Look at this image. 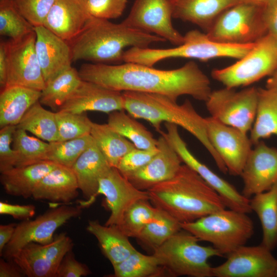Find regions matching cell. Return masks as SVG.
<instances>
[{
	"label": "cell",
	"instance_id": "cell-1",
	"mask_svg": "<svg viewBox=\"0 0 277 277\" xmlns=\"http://www.w3.org/2000/svg\"><path fill=\"white\" fill-rule=\"evenodd\" d=\"M124 63L84 64L78 73L82 80L112 90L160 94L175 101L188 95L205 102L212 92L209 78L193 61L172 70Z\"/></svg>",
	"mask_w": 277,
	"mask_h": 277
},
{
	"label": "cell",
	"instance_id": "cell-2",
	"mask_svg": "<svg viewBox=\"0 0 277 277\" xmlns=\"http://www.w3.org/2000/svg\"><path fill=\"white\" fill-rule=\"evenodd\" d=\"M151 203L180 223L226 208L217 192L194 170L182 165L171 179L147 190Z\"/></svg>",
	"mask_w": 277,
	"mask_h": 277
},
{
	"label": "cell",
	"instance_id": "cell-3",
	"mask_svg": "<svg viewBox=\"0 0 277 277\" xmlns=\"http://www.w3.org/2000/svg\"><path fill=\"white\" fill-rule=\"evenodd\" d=\"M166 41L156 35L131 27L123 22L92 17L70 44L72 62L97 63L123 61L127 47L146 48Z\"/></svg>",
	"mask_w": 277,
	"mask_h": 277
},
{
	"label": "cell",
	"instance_id": "cell-4",
	"mask_svg": "<svg viewBox=\"0 0 277 277\" xmlns=\"http://www.w3.org/2000/svg\"><path fill=\"white\" fill-rule=\"evenodd\" d=\"M122 93L124 109L132 117L147 121L159 133L162 122L182 127L207 149L220 171L224 173L228 172L208 138L205 118L196 111L189 100H186L179 105L176 101L160 94L131 91Z\"/></svg>",
	"mask_w": 277,
	"mask_h": 277
},
{
	"label": "cell",
	"instance_id": "cell-5",
	"mask_svg": "<svg viewBox=\"0 0 277 277\" xmlns=\"http://www.w3.org/2000/svg\"><path fill=\"white\" fill-rule=\"evenodd\" d=\"M183 43L175 47L155 49L131 47L125 51L123 61L153 66L162 60L171 58H186L207 61L219 57L239 60L253 47L254 43L233 45L215 42L206 33L191 30L184 35Z\"/></svg>",
	"mask_w": 277,
	"mask_h": 277
},
{
	"label": "cell",
	"instance_id": "cell-6",
	"mask_svg": "<svg viewBox=\"0 0 277 277\" xmlns=\"http://www.w3.org/2000/svg\"><path fill=\"white\" fill-rule=\"evenodd\" d=\"M181 226L199 241L211 243L223 255L245 245L254 232L247 213L226 208Z\"/></svg>",
	"mask_w": 277,
	"mask_h": 277
},
{
	"label": "cell",
	"instance_id": "cell-7",
	"mask_svg": "<svg viewBox=\"0 0 277 277\" xmlns=\"http://www.w3.org/2000/svg\"><path fill=\"white\" fill-rule=\"evenodd\" d=\"M199 240L182 229L152 253L166 274L171 276L212 277L208 260L223 256L213 246L199 245Z\"/></svg>",
	"mask_w": 277,
	"mask_h": 277
},
{
	"label": "cell",
	"instance_id": "cell-8",
	"mask_svg": "<svg viewBox=\"0 0 277 277\" xmlns=\"http://www.w3.org/2000/svg\"><path fill=\"white\" fill-rule=\"evenodd\" d=\"M277 70V38L267 33L242 58L228 67L214 69L211 76L226 87L250 85Z\"/></svg>",
	"mask_w": 277,
	"mask_h": 277
},
{
	"label": "cell",
	"instance_id": "cell-9",
	"mask_svg": "<svg viewBox=\"0 0 277 277\" xmlns=\"http://www.w3.org/2000/svg\"><path fill=\"white\" fill-rule=\"evenodd\" d=\"M264 6L238 3L224 10L205 33L211 40L233 45L253 43L268 32Z\"/></svg>",
	"mask_w": 277,
	"mask_h": 277
},
{
	"label": "cell",
	"instance_id": "cell-10",
	"mask_svg": "<svg viewBox=\"0 0 277 277\" xmlns=\"http://www.w3.org/2000/svg\"><path fill=\"white\" fill-rule=\"evenodd\" d=\"M258 88L240 91L224 88L212 91L205 102L210 116L245 133L251 130L256 112Z\"/></svg>",
	"mask_w": 277,
	"mask_h": 277
},
{
	"label": "cell",
	"instance_id": "cell-11",
	"mask_svg": "<svg viewBox=\"0 0 277 277\" xmlns=\"http://www.w3.org/2000/svg\"><path fill=\"white\" fill-rule=\"evenodd\" d=\"M82 208L80 205L64 204L51 208L34 220L23 221L16 224L13 237L1 256L6 260H11L30 243L47 244L52 242L56 229L71 219L80 216Z\"/></svg>",
	"mask_w": 277,
	"mask_h": 277
},
{
	"label": "cell",
	"instance_id": "cell-12",
	"mask_svg": "<svg viewBox=\"0 0 277 277\" xmlns=\"http://www.w3.org/2000/svg\"><path fill=\"white\" fill-rule=\"evenodd\" d=\"M165 126L166 132L161 131V135L172 146L182 162L196 172L217 192L226 208L247 214L252 212L249 199L201 162L190 151L180 135L177 125L165 123Z\"/></svg>",
	"mask_w": 277,
	"mask_h": 277
},
{
	"label": "cell",
	"instance_id": "cell-13",
	"mask_svg": "<svg viewBox=\"0 0 277 277\" xmlns=\"http://www.w3.org/2000/svg\"><path fill=\"white\" fill-rule=\"evenodd\" d=\"M33 31L17 40L6 42L8 72L6 87L19 86L42 91L45 87L36 56Z\"/></svg>",
	"mask_w": 277,
	"mask_h": 277
},
{
	"label": "cell",
	"instance_id": "cell-14",
	"mask_svg": "<svg viewBox=\"0 0 277 277\" xmlns=\"http://www.w3.org/2000/svg\"><path fill=\"white\" fill-rule=\"evenodd\" d=\"M73 247L72 239L63 232L47 244L34 242L28 244L12 259L21 267L26 276L55 277L62 260Z\"/></svg>",
	"mask_w": 277,
	"mask_h": 277
},
{
	"label": "cell",
	"instance_id": "cell-15",
	"mask_svg": "<svg viewBox=\"0 0 277 277\" xmlns=\"http://www.w3.org/2000/svg\"><path fill=\"white\" fill-rule=\"evenodd\" d=\"M172 18L170 0H135L128 16L122 22L178 46L183 43L184 37L174 28Z\"/></svg>",
	"mask_w": 277,
	"mask_h": 277
},
{
	"label": "cell",
	"instance_id": "cell-16",
	"mask_svg": "<svg viewBox=\"0 0 277 277\" xmlns=\"http://www.w3.org/2000/svg\"><path fill=\"white\" fill-rule=\"evenodd\" d=\"M208 138L228 172L240 176L253 145L246 133L211 116L205 117Z\"/></svg>",
	"mask_w": 277,
	"mask_h": 277
},
{
	"label": "cell",
	"instance_id": "cell-17",
	"mask_svg": "<svg viewBox=\"0 0 277 277\" xmlns=\"http://www.w3.org/2000/svg\"><path fill=\"white\" fill-rule=\"evenodd\" d=\"M277 259L262 245L241 246L212 269L214 277H274Z\"/></svg>",
	"mask_w": 277,
	"mask_h": 277
},
{
	"label": "cell",
	"instance_id": "cell-18",
	"mask_svg": "<svg viewBox=\"0 0 277 277\" xmlns=\"http://www.w3.org/2000/svg\"><path fill=\"white\" fill-rule=\"evenodd\" d=\"M254 145L240 175L242 193L248 199L269 190L277 182V149L261 140Z\"/></svg>",
	"mask_w": 277,
	"mask_h": 277
},
{
	"label": "cell",
	"instance_id": "cell-19",
	"mask_svg": "<svg viewBox=\"0 0 277 277\" xmlns=\"http://www.w3.org/2000/svg\"><path fill=\"white\" fill-rule=\"evenodd\" d=\"M103 194L110 214L105 225H118L127 209L136 201L149 199L148 192L133 186L115 167H111L100 180L97 195Z\"/></svg>",
	"mask_w": 277,
	"mask_h": 277
},
{
	"label": "cell",
	"instance_id": "cell-20",
	"mask_svg": "<svg viewBox=\"0 0 277 277\" xmlns=\"http://www.w3.org/2000/svg\"><path fill=\"white\" fill-rule=\"evenodd\" d=\"M124 107L122 92L82 80L58 111L75 113L91 111L109 114L114 111L125 110Z\"/></svg>",
	"mask_w": 277,
	"mask_h": 277
},
{
	"label": "cell",
	"instance_id": "cell-21",
	"mask_svg": "<svg viewBox=\"0 0 277 277\" xmlns=\"http://www.w3.org/2000/svg\"><path fill=\"white\" fill-rule=\"evenodd\" d=\"M159 151L146 165L126 177L136 188L147 191L172 178L183 162L177 153L162 136L157 139Z\"/></svg>",
	"mask_w": 277,
	"mask_h": 277
},
{
	"label": "cell",
	"instance_id": "cell-22",
	"mask_svg": "<svg viewBox=\"0 0 277 277\" xmlns=\"http://www.w3.org/2000/svg\"><path fill=\"white\" fill-rule=\"evenodd\" d=\"M35 49L45 84L70 68L72 62L69 43L43 25L34 27Z\"/></svg>",
	"mask_w": 277,
	"mask_h": 277
},
{
	"label": "cell",
	"instance_id": "cell-23",
	"mask_svg": "<svg viewBox=\"0 0 277 277\" xmlns=\"http://www.w3.org/2000/svg\"><path fill=\"white\" fill-rule=\"evenodd\" d=\"M91 17L83 0H56L43 26L69 42L81 32Z\"/></svg>",
	"mask_w": 277,
	"mask_h": 277
},
{
	"label": "cell",
	"instance_id": "cell-24",
	"mask_svg": "<svg viewBox=\"0 0 277 277\" xmlns=\"http://www.w3.org/2000/svg\"><path fill=\"white\" fill-rule=\"evenodd\" d=\"M112 167L95 142L78 158L71 167L85 201L80 202L82 207L93 203L97 196L100 180Z\"/></svg>",
	"mask_w": 277,
	"mask_h": 277
},
{
	"label": "cell",
	"instance_id": "cell-25",
	"mask_svg": "<svg viewBox=\"0 0 277 277\" xmlns=\"http://www.w3.org/2000/svg\"><path fill=\"white\" fill-rule=\"evenodd\" d=\"M78 185L71 168L58 165L39 182L33 193L37 200L68 204L78 195Z\"/></svg>",
	"mask_w": 277,
	"mask_h": 277
},
{
	"label": "cell",
	"instance_id": "cell-26",
	"mask_svg": "<svg viewBox=\"0 0 277 277\" xmlns=\"http://www.w3.org/2000/svg\"><path fill=\"white\" fill-rule=\"evenodd\" d=\"M58 165L46 160L31 165L15 166L1 173V183L7 194L28 199L32 197L41 180Z\"/></svg>",
	"mask_w": 277,
	"mask_h": 277
},
{
	"label": "cell",
	"instance_id": "cell-27",
	"mask_svg": "<svg viewBox=\"0 0 277 277\" xmlns=\"http://www.w3.org/2000/svg\"><path fill=\"white\" fill-rule=\"evenodd\" d=\"M173 18L195 24L205 32L226 9L238 4L236 0H170Z\"/></svg>",
	"mask_w": 277,
	"mask_h": 277
},
{
	"label": "cell",
	"instance_id": "cell-28",
	"mask_svg": "<svg viewBox=\"0 0 277 277\" xmlns=\"http://www.w3.org/2000/svg\"><path fill=\"white\" fill-rule=\"evenodd\" d=\"M86 229L96 239L102 252L112 266L122 262L136 250L129 238L117 225H103L97 220H91L88 222Z\"/></svg>",
	"mask_w": 277,
	"mask_h": 277
},
{
	"label": "cell",
	"instance_id": "cell-29",
	"mask_svg": "<svg viewBox=\"0 0 277 277\" xmlns=\"http://www.w3.org/2000/svg\"><path fill=\"white\" fill-rule=\"evenodd\" d=\"M41 91L29 88L11 86L1 90L0 126H17L28 109L39 101Z\"/></svg>",
	"mask_w": 277,
	"mask_h": 277
},
{
	"label": "cell",
	"instance_id": "cell-30",
	"mask_svg": "<svg viewBox=\"0 0 277 277\" xmlns=\"http://www.w3.org/2000/svg\"><path fill=\"white\" fill-rule=\"evenodd\" d=\"M250 205L261 223V244L272 251L277 246V182L269 190L254 195Z\"/></svg>",
	"mask_w": 277,
	"mask_h": 277
},
{
	"label": "cell",
	"instance_id": "cell-31",
	"mask_svg": "<svg viewBox=\"0 0 277 277\" xmlns=\"http://www.w3.org/2000/svg\"><path fill=\"white\" fill-rule=\"evenodd\" d=\"M273 135L277 136V92L258 88L256 112L249 138L255 145Z\"/></svg>",
	"mask_w": 277,
	"mask_h": 277
},
{
	"label": "cell",
	"instance_id": "cell-32",
	"mask_svg": "<svg viewBox=\"0 0 277 277\" xmlns=\"http://www.w3.org/2000/svg\"><path fill=\"white\" fill-rule=\"evenodd\" d=\"M90 135L109 164L113 167L116 168L121 159L136 148L131 142L114 131L107 124L92 122Z\"/></svg>",
	"mask_w": 277,
	"mask_h": 277
},
{
	"label": "cell",
	"instance_id": "cell-33",
	"mask_svg": "<svg viewBox=\"0 0 277 277\" xmlns=\"http://www.w3.org/2000/svg\"><path fill=\"white\" fill-rule=\"evenodd\" d=\"M107 124L116 132L130 141L137 149H153L157 147V140L143 124L125 110L109 113Z\"/></svg>",
	"mask_w": 277,
	"mask_h": 277
},
{
	"label": "cell",
	"instance_id": "cell-34",
	"mask_svg": "<svg viewBox=\"0 0 277 277\" xmlns=\"http://www.w3.org/2000/svg\"><path fill=\"white\" fill-rule=\"evenodd\" d=\"M82 81L78 71L71 67L46 83L39 103L57 111Z\"/></svg>",
	"mask_w": 277,
	"mask_h": 277
},
{
	"label": "cell",
	"instance_id": "cell-35",
	"mask_svg": "<svg viewBox=\"0 0 277 277\" xmlns=\"http://www.w3.org/2000/svg\"><path fill=\"white\" fill-rule=\"evenodd\" d=\"M16 127L48 142L57 141L55 112L43 108L39 101L28 109Z\"/></svg>",
	"mask_w": 277,
	"mask_h": 277
},
{
	"label": "cell",
	"instance_id": "cell-36",
	"mask_svg": "<svg viewBox=\"0 0 277 277\" xmlns=\"http://www.w3.org/2000/svg\"><path fill=\"white\" fill-rule=\"evenodd\" d=\"M182 229L181 223L159 209L157 218L147 224L136 238L144 247L153 251Z\"/></svg>",
	"mask_w": 277,
	"mask_h": 277
},
{
	"label": "cell",
	"instance_id": "cell-37",
	"mask_svg": "<svg viewBox=\"0 0 277 277\" xmlns=\"http://www.w3.org/2000/svg\"><path fill=\"white\" fill-rule=\"evenodd\" d=\"M112 266L114 277H159L166 274L153 254L145 255L137 250Z\"/></svg>",
	"mask_w": 277,
	"mask_h": 277
},
{
	"label": "cell",
	"instance_id": "cell-38",
	"mask_svg": "<svg viewBox=\"0 0 277 277\" xmlns=\"http://www.w3.org/2000/svg\"><path fill=\"white\" fill-rule=\"evenodd\" d=\"M49 143L29 135L17 128L13 134L12 147L16 155L15 166H22L47 160Z\"/></svg>",
	"mask_w": 277,
	"mask_h": 277
},
{
	"label": "cell",
	"instance_id": "cell-39",
	"mask_svg": "<svg viewBox=\"0 0 277 277\" xmlns=\"http://www.w3.org/2000/svg\"><path fill=\"white\" fill-rule=\"evenodd\" d=\"M159 212L149 200H140L127 209L117 226L129 238L136 239L144 227L157 218Z\"/></svg>",
	"mask_w": 277,
	"mask_h": 277
},
{
	"label": "cell",
	"instance_id": "cell-40",
	"mask_svg": "<svg viewBox=\"0 0 277 277\" xmlns=\"http://www.w3.org/2000/svg\"><path fill=\"white\" fill-rule=\"evenodd\" d=\"M34 31L33 27L18 11L12 0H0V34L19 40Z\"/></svg>",
	"mask_w": 277,
	"mask_h": 277
},
{
	"label": "cell",
	"instance_id": "cell-41",
	"mask_svg": "<svg viewBox=\"0 0 277 277\" xmlns=\"http://www.w3.org/2000/svg\"><path fill=\"white\" fill-rule=\"evenodd\" d=\"M47 160L71 168L81 155L94 143L90 134L75 139L49 142Z\"/></svg>",
	"mask_w": 277,
	"mask_h": 277
},
{
	"label": "cell",
	"instance_id": "cell-42",
	"mask_svg": "<svg viewBox=\"0 0 277 277\" xmlns=\"http://www.w3.org/2000/svg\"><path fill=\"white\" fill-rule=\"evenodd\" d=\"M57 127V141H65L90 134L92 121L85 113L64 111L55 112Z\"/></svg>",
	"mask_w": 277,
	"mask_h": 277
},
{
	"label": "cell",
	"instance_id": "cell-43",
	"mask_svg": "<svg viewBox=\"0 0 277 277\" xmlns=\"http://www.w3.org/2000/svg\"><path fill=\"white\" fill-rule=\"evenodd\" d=\"M21 14L33 26L44 25L56 0H12Z\"/></svg>",
	"mask_w": 277,
	"mask_h": 277
},
{
	"label": "cell",
	"instance_id": "cell-44",
	"mask_svg": "<svg viewBox=\"0 0 277 277\" xmlns=\"http://www.w3.org/2000/svg\"><path fill=\"white\" fill-rule=\"evenodd\" d=\"M91 17L115 19L123 13L128 0H83Z\"/></svg>",
	"mask_w": 277,
	"mask_h": 277
},
{
	"label": "cell",
	"instance_id": "cell-45",
	"mask_svg": "<svg viewBox=\"0 0 277 277\" xmlns=\"http://www.w3.org/2000/svg\"><path fill=\"white\" fill-rule=\"evenodd\" d=\"M158 151L157 147L149 150L135 148L121 159L116 168L125 176L144 166L152 160Z\"/></svg>",
	"mask_w": 277,
	"mask_h": 277
},
{
	"label": "cell",
	"instance_id": "cell-46",
	"mask_svg": "<svg viewBox=\"0 0 277 277\" xmlns=\"http://www.w3.org/2000/svg\"><path fill=\"white\" fill-rule=\"evenodd\" d=\"M16 126L8 125L0 130V172L7 171L15 166L16 155L12 146L13 134Z\"/></svg>",
	"mask_w": 277,
	"mask_h": 277
},
{
	"label": "cell",
	"instance_id": "cell-47",
	"mask_svg": "<svg viewBox=\"0 0 277 277\" xmlns=\"http://www.w3.org/2000/svg\"><path fill=\"white\" fill-rule=\"evenodd\" d=\"M91 273L89 267L78 261L72 250L68 252L62 260L55 277H81Z\"/></svg>",
	"mask_w": 277,
	"mask_h": 277
},
{
	"label": "cell",
	"instance_id": "cell-48",
	"mask_svg": "<svg viewBox=\"0 0 277 277\" xmlns=\"http://www.w3.org/2000/svg\"><path fill=\"white\" fill-rule=\"evenodd\" d=\"M35 211V207L33 205L12 204L0 202V214L11 215L15 219L29 220L34 215Z\"/></svg>",
	"mask_w": 277,
	"mask_h": 277
},
{
	"label": "cell",
	"instance_id": "cell-49",
	"mask_svg": "<svg viewBox=\"0 0 277 277\" xmlns=\"http://www.w3.org/2000/svg\"><path fill=\"white\" fill-rule=\"evenodd\" d=\"M263 17L267 32L277 38V0L263 6Z\"/></svg>",
	"mask_w": 277,
	"mask_h": 277
},
{
	"label": "cell",
	"instance_id": "cell-50",
	"mask_svg": "<svg viewBox=\"0 0 277 277\" xmlns=\"http://www.w3.org/2000/svg\"><path fill=\"white\" fill-rule=\"evenodd\" d=\"M26 276L21 267L12 260L0 259V277Z\"/></svg>",
	"mask_w": 277,
	"mask_h": 277
},
{
	"label": "cell",
	"instance_id": "cell-51",
	"mask_svg": "<svg viewBox=\"0 0 277 277\" xmlns=\"http://www.w3.org/2000/svg\"><path fill=\"white\" fill-rule=\"evenodd\" d=\"M8 72V61L6 49V42L0 43V86L1 90L6 85Z\"/></svg>",
	"mask_w": 277,
	"mask_h": 277
},
{
	"label": "cell",
	"instance_id": "cell-52",
	"mask_svg": "<svg viewBox=\"0 0 277 277\" xmlns=\"http://www.w3.org/2000/svg\"><path fill=\"white\" fill-rule=\"evenodd\" d=\"M16 226L15 223L0 225V255L12 238Z\"/></svg>",
	"mask_w": 277,
	"mask_h": 277
},
{
	"label": "cell",
	"instance_id": "cell-53",
	"mask_svg": "<svg viewBox=\"0 0 277 277\" xmlns=\"http://www.w3.org/2000/svg\"><path fill=\"white\" fill-rule=\"evenodd\" d=\"M266 88L273 89L277 92V70L267 80Z\"/></svg>",
	"mask_w": 277,
	"mask_h": 277
},
{
	"label": "cell",
	"instance_id": "cell-54",
	"mask_svg": "<svg viewBox=\"0 0 277 277\" xmlns=\"http://www.w3.org/2000/svg\"><path fill=\"white\" fill-rule=\"evenodd\" d=\"M239 3H245L259 6H264L266 3V0H236Z\"/></svg>",
	"mask_w": 277,
	"mask_h": 277
},
{
	"label": "cell",
	"instance_id": "cell-55",
	"mask_svg": "<svg viewBox=\"0 0 277 277\" xmlns=\"http://www.w3.org/2000/svg\"><path fill=\"white\" fill-rule=\"evenodd\" d=\"M274 277H277V265L275 269Z\"/></svg>",
	"mask_w": 277,
	"mask_h": 277
},
{
	"label": "cell",
	"instance_id": "cell-56",
	"mask_svg": "<svg viewBox=\"0 0 277 277\" xmlns=\"http://www.w3.org/2000/svg\"><path fill=\"white\" fill-rule=\"evenodd\" d=\"M276 1V0H266V4H267V3H271V2H274V1ZM266 4H265V5H266Z\"/></svg>",
	"mask_w": 277,
	"mask_h": 277
}]
</instances>
